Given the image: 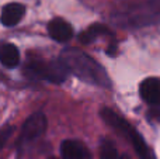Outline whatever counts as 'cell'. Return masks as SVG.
Instances as JSON below:
<instances>
[{
  "label": "cell",
  "instance_id": "obj_1",
  "mask_svg": "<svg viewBox=\"0 0 160 159\" xmlns=\"http://www.w3.org/2000/svg\"><path fill=\"white\" fill-rule=\"evenodd\" d=\"M61 62L68 72L76 75L79 79L100 87H111V80L105 69L91 56L78 48H66L61 52Z\"/></svg>",
  "mask_w": 160,
  "mask_h": 159
},
{
  "label": "cell",
  "instance_id": "obj_2",
  "mask_svg": "<svg viewBox=\"0 0 160 159\" xmlns=\"http://www.w3.org/2000/svg\"><path fill=\"white\" fill-rule=\"evenodd\" d=\"M112 20L121 27H143L160 21V0L129 4L112 14Z\"/></svg>",
  "mask_w": 160,
  "mask_h": 159
},
{
  "label": "cell",
  "instance_id": "obj_3",
  "mask_svg": "<svg viewBox=\"0 0 160 159\" xmlns=\"http://www.w3.org/2000/svg\"><path fill=\"white\" fill-rule=\"evenodd\" d=\"M100 115H101V118L108 124V126H111L114 130H117L118 132L124 134L125 137L132 142V146L135 148L136 154L139 155L141 159H155L153 158L152 151L148 148L145 140L141 137V134H139L127 120H124L121 115L117 114V113L112 111L111 109H101Z\"/></svg>",
  "mask_w": 160,
  "mask_h": 159
},
{
  "label": "cell",
  "instance_id": "obj_4",
  "mask_svg": "<svg viewBox=\"0 0 160 159\" xmlns=\"http://www.w3.org/2000/svg\"><path fill=\"white\" fill-rule=\"evenodd\" d=\"M68 69L59 61H32L25 65L24 75L30 79H39V80H49L53 83H62L68 78Z\"/></svg>",
  "mask_w": 160,
  "mask_h": 159
},
{
  "label": "cell",
  "instance_id": "obj_5",
  "mask_svg": "<svg viewBox=\"0 0 160 159\" xmlns=\"http://www.w3.org/2000/svg\"><path fill=\"white\" fill-rule=\"evenodd\" d=\"M47 130V117L44 113H34L25 120L21 128V142H30L41 137Z\"/></svg>",
  "mask_w": 160,
  "mask_h": 159
},
{
  "label": "cell",
  "instance_id": "obj_6",
  "mask_svg": "<svg viewBox=\"0 0 160 159\" xmlns=\"http://www.w3.org/2000/svg\"><path fill=\"white\" fill-rule=\"evenodd\" d=\"M48 33L55 41L68 42L73 37V28L66 20L56 17V18L51 20L48 24Z\"/></svg>",
  "mask_w": 160,
  "mask_h": 159
},
{
  "label": "cell",
  "instance_id": "obj_7",
  "mask_svg": "<svg viewBox=\"0 0 160 159\" xmlns=\"http://www.w3.org/2000/svg\"><path fill=\"white\" fill-rule=\"evenodd\" d=\"M61 154L63 159H91L87 146L75 140L63 141L61 145Z\"/></svg>",
  "mask_w": 160,
  "mask_h": 159
},
{
  "label": "cell",
  "instance_id": "obj_8",
  "mask_svg": "<svg viewBox=\"0 0 160 159\" xmlns=\"http://www.w3.org/2000/svg\"><path fill=\"white\" fill-rule=\"evenodd\" d=\"M25 14V7L21 3H8L2 8L0 21L6 27H13L18 24Z\"/></svg>",
  "mask_w": 160,
  "mask_h": 159
},
{
  "label": "cell",
  "instance_id": "obj_9",
  "mask_svg": "<svg viewBox=\"0 0 160 159\" xmlns=\"http://www.w3.org/2000/svg\"><path fill=\"white\" fill-rule=\"evenodd\" d=\"M141 96L149 104H160V80L156 78H148L141 83Z\"/></svg>",
  "mask_w": 160,
  "mask_h": 159
},
{
  "label": "cell",
  "instance_id": "obj_10",
  "mask_svg": "<svg viewBox=\"0 0 160 159\" xmlns=\"http://www.w3.org/2000/svg\"><path fill=\"white\" fill-rule=\"evenodd\" d=\"M0 62L7 68H14L20 64V52L16 45H2V48H0Z\"/></svg>",
  "mask_w": 160,
  "mask_h": 159
},
{
  "label": "cell",
  "instance_id": "obj_11",
  "mask_svg": "<svg viewBox=\"0 0 160 159\" xmlns=\"http://www.w3.org/2000/svg\"><path fill=\"white\" fill-rule=\"evenodd\" d=\"M105 33H107V27H104L102 24H93L80 34L79 41L83 42V44H90V42H93L96 38H98L100 35H102Z\"/></svg>",
  "mask_w": 160,
  "mask_h": 159
},
{
  "label": "cell",
  "instance_id": "obj_12",
  "mask_svg": "<svg viewBox=\"0 0 160 159\" xmlns=\"http://www.w3.org/2000/svg\"><path fill=\"white\" fill-rule=\"evenodd\" d=\"M100 158L101 159H121L117 148L111 141H102L100 146Z\"/></svg>",
  "mask_w": 160,
  "mask_h": 159
},
{
  "label": "cell",
  "instance_id": "obj_13",
  "mask_svg": "<svg viewBox=\"0 0 160 159\" xmlns=\"http://www.w3.org/2000/svg\"><path fill=\"white\" fill-rule=\"evenodd\" d=\"M13 131H14V128L10 126H6L4 128L0 131V151H2V148L4 146V144L7 142V140L10 138V135L13 134Z\"/></svg>",
  "mask_w": 160,
  "mask_h": 159
},
{
  "label": "cell",
  "instance_id": "obj_14",
  "mask_svg": "<svg viewBox=\"0 0 160 159\" xmlns=\"http://www.w3.org/2000/svg\"><path fill=\"white\" fill-rule=\"evenodd\" d=\"M150 115H152V117L155 118V120L160 121V104H156L155 109L150 110Z\"/></svg>",
  "mask_w": 160,
  "mask_h": 159
},
{
  "label": "cell",
  "instance_id": "obj_15",
  "mask_svg": "<svg viewBox=\"0 0 160 159\" xmlns=\"http://www.w3.org/2000/svg\"><path fill=\"white\" fill-rule=\"evenodd\" d=\"M121 159H129V158H128V156H122Z\"/></svg>",
  "mask_w": 160,
  "mask_h": 159
},
{
  "label": "cell",
  "instance_id": "obj_16",
  "mask_svg": "<svg viewBox=\"0 0 160 159\" xmlns=\"http://www.w3.org/2000/svg\"><path fill=\"white\" fill-rule=\"evenodd\" d=\"M49 159H55V158H49Z\"/></svg>",
  "mask_w": 160,
  "mask_h": 159
}]
</instances>
